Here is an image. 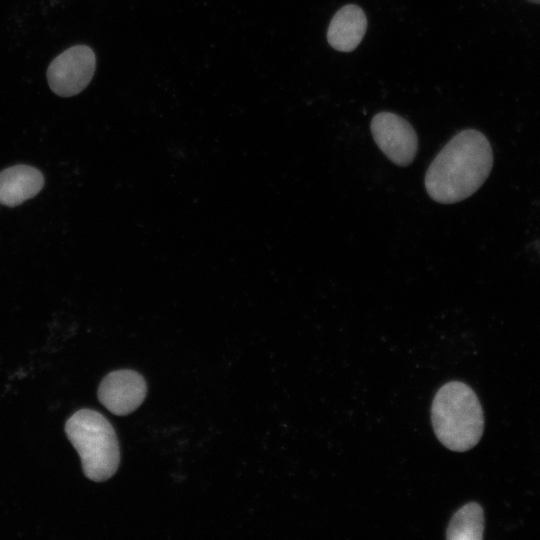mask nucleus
Listing matches in <instances>:
<instances>
[{"instance_id": "nucleus-3", "label": "nucleus", "mask_w": 540, "mask_h": 540, "mask_svg": "<svg viewBox=\"0 0 540 540\" xmlns=\"http://www.w3.org/2000/svg\"><path fill=\"white\" fill-rule=\"evenodd\" d=\"M65 432L88 479L102 482L115 474L120 462L119 443L113 426L102 414L81 409L67 420Z\"/></svg>"}, {"instance_id": "nucleus-4", "label": "nucleus", "mask_w": 540, "mask_h": 540, "mask_svg": "<svg viewBox=\"0 0 540 540\" xmlns=\"http://www.w3.org/2000/svg\"><path fill=\"white\" fill-rule=\"evenodd\" d=\"M95 67L96 57L90 47L72 46L54 58L48 66V84L59 96H74L89 84Z\"/></svg>"}, {"instance_id": "nucleus-8", "label": "nucleus", "mask_w": 540, "mask_h": 540, "mask_svg": "<svg viewBox=\"0 0 540 540\" xmlns=\"http://www.w3.org/2000/svg\"><path fill=\"white\" fill-rule=\"evenodd\" d=\"M44 185L42 173L28 165H15L0 172V204L14 207L34 197Z\"/></svg>"}, {"instance_id": "nucleus-5", "label": "nucleus", "mask_w": 540, "mask_h": 540, "mask_svg": "<svg viewBox=\"0 0 540 540\" xmlns=\"http://www.w3.org/2000/svg\"><path fill=\"white\" fill-rule=\"evenodd\" d=\"M370 129L375 143L390 161L398 166L412 163L418 140L407 120L391 112H380L372 118Z\"/></svg>"}, {"instance_id": "nucleus-2", "label": "nucleus", "mask_w": 540, "mask_h": 540, "mask_svg": "<svg viewBox=\"0 0 540 540\" xmlns=\"http://www.w3.org/2000/svg\"><path fill=\"white\" fill-rule=\"evenodd\" d=\"M431 420L438 440L457 452L473 448L484 430L480 401L472 388L460 381L448 382L437 391Z\"/></svg>"}, {"instance_id": "nucleus-1", "label": "nucleus", "mask_w": 540, "mask_h": 540, "mask_svg": "<svg viewBox=\"0 0 540 540\" xmlns=\"http://www.w3.org/2000/svg\"><path fill=\"white\" fill-rule=\"evenodd\" d=\"M493 165V152L486 136L474 129L456 134L431 162L425 188L436 202L452 204L475 193Z\"/></svg>"}, {"instance_id": "nucleus-10", "label": "nucleus", "mask_w": 540, "mask_h": 540, "mask_svg": "<svg viewBox=\"0 0 540 540\" xmlns=\"http://www.w3.org/2000/svg\"><path fill=\"white\" fill-rule=\"evenodd\" d=\"M531 2H534V3H540V0H529Z\"/></svg>"}, {"instance_id": "nucleus-9", "label": "nucleus", "mask_w": 540, "mask_h": 540, "mask_svg": "<svg viewBox=\"0 0 540 540\" xmlns=\"http://www.w3.org/2000/svg\"><path fill=\"white\" fill-rule=\"evenodd\" d=\"M484 531V512L476 502L462 506L450 520L446 530L448 540H481Z\"/></svg>"}, {"instance_id": "nucleus-7", "label": "nucleus", "mask_w": 540, "mask_h": 540, "mask_svg": "<svg viewBox=\"0 0 540 540\" xmlns=\"http://www.w3.org/2000/svg\"><path fill=\"white\" fill-rule=\"evenodd\" d=\"M367 29V18L363 10L348 4L332 17L327 30V40L332 48L350 52L360 44Z\"/></svg>"}, {"instance_id": "nucleus-6", "label": "nucleus", "mask_w": 540, "mask_h": 540, "mask_svg": "<svg viewBox=\"0 0 540 540\" xmlns=\"http://www.w3.org/2000/svg\"><path fill=\"white\" fill-rule=\"evenodd\" d=\"M146 382L133 370H116L104 377L98 388V399L115 415H127L144 401Z\"/></svg>"}]
</instances>
